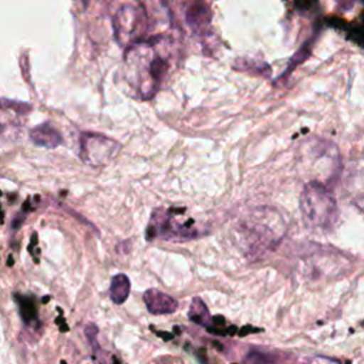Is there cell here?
Wrapping results in <instances>:
<instances>
[{
  "label": "cell",
  "instance_id": "6da1fadb",
  "mask_svg": "<svg viewBox=\"0 0 364 364\" xmlns=\"http://www.w3.org/2000/svg\"><path fill=\"white\" fill-rule=\"evenodd\" d=\"M286 225L282 216L269 208H256L236 223L242 249L249 257H260L282 240Z\"/></svg>",
  "mask_w": 364,
  "mask_h": 364
},
{
  "label": "cell",
  "instance_id": "7a4b0ae2",
  "mask_svg": "<svg viewBox=\"0 0 364 364\" xmlns=\"http://www.w3.org/2000/svg\"><path fill=\"white\" fill-rule=\"evenodd\" d=\"M125 64L129 81L142 98H151L166 70V63L151 43H136L128 47Z\"/></svg>",
  "mask_w": 364,
  "mask_h": 364
},
{
  "label": "cell",
  "instance_id": "3957f363",
  "mask_svg": "<svg viewBox=\"0 0 364 364\" xmlns=\"http://www.w3.org/2000/svg\"><path fill=\"white\" fill-rule=\"evenodd\" d=\"M300 212L304 222L320 230H330L338 219L334 196L321 182H307L300 195Z\"/></svg>",
  "mask_w": 364,
  "mask_h": 364
},
{
  "label": "cell",
  "instance_id": "277c9868",
  "mask_svg": "<svg viewBox=\"0 0 364 364\" xmlns=\"http://www.w3.org/2000/svg\"><path fill=\"white\" fill-rule=\"evenodd\" d=\"M112 28L121 46L131 47L136 44L146 31L145 10L139 4L121 6L112 18Z\"/></svg>",
  "mask_w": 364,
  "mask_h": 364
},
{
  "label": "cell",
  "instance_id": "5b68a950",
  "mask_svg": "<svg viewBox=\"0 0 364 364\" xmlns=\"http://www.w3.org/2000/svg\"><path fill=\"white\" fill-rule=\"evenodd\" d=\"M121 145L105 135L85 132L80 138V156L91 166H102L112 161Z\"/></svg>",
  "mask_w": 364,
  "mask_h": 364
},
{
  "label": "cell",
  "instance_id": "8992f818",
  "mask_svg": "<svg viewBox=\"0 0 364 364\" xmlns=\"http://www.w3.org/2000/svg\"><path fill=\"white\" fill-rule=\"evenodd\" d=\"M144 301L152 314H171L178 309V301L172 296L156 289H148L144 293Z\"/></svg>",
  "mask_w": 364,
  "mask_h": 364
},
{
  "label": "cell",
  "instance_id": "52a82bcc",
  "mask_svg": "<svg viewBox=\"0 0 364 364\" xmlns=\"http://www.w3.org/2000/svg\"><path fill=\"white\" fill-rule=\"evenodd\" d=\"M30 139L36 145L47 148V149L57 148L58 145L63 144V136H61L60 131L55 129L54 127H51L50 124H40V125L34 127L30 131Z\"/></svg>",
  "mask_w": 364,
  "mask_h": 364
},
{
  "label": "cell",
  "instance_id": "ba28073f",
  "mask_svg": "<svg viewBox=\"0 0 364 364\" xmlns=\"http://www.w3.org/2000/svg\"><path fill=\"white\" fill-rule=\"evenodd\" d=\"M129 290H131V283L128 276H125L124 273H118L111 279L109 297L115 304H122L128 299Z\"/></svg>",
  "mask_w": 364,
  "mask_h": 364
},
{
  "label": "cell",
  "instance_id": "9c48e42d",
  "mask_svg": "<svg viewBox=\"0 0 364 364\" xmlns=\"http://www.w3.org/2000/svg\"><path fill=\"white\" fill-rule=\"evenodd\" d=\"M188 316L196 324H200V326H209L210 324V314L208 311V307L205 306V303L199 297H195L192 300Z\"/></svg>",
  "mask_w": 364,
  "mask_h": 364
},
{
  "label": "cell",
  "instance_id": "30bf717a",
  "mask_svg": "<svg viewBox=\"0 0 364 364\" xmlns=\"http://www.w3.org/2000/svg\"><path fill=\"white\" fill-rule=\"evenodd\" d=\"M245 364H274V360L267 353L252 351L246 355Z\"/></svg>",
  "mask_w": 364,
  "mask_h": 364
},
{
  "label": "cell",
  "instance_id": "8fae6325",
  "mask_svg": "<svg viewBox=\"0 0 364 364\" xmlns=\"http://www.w3.org/2000/svg\"><path fill=\"white\" fill-rule=\"evenodd\" d=\"M355 203H357V206H358V209H361V210H363V212H364V196H361V198H358V199H357V202H355Z\"/></svg>",
  "mask_w": 364,
  "mask_h": 364
}]
</instances>
